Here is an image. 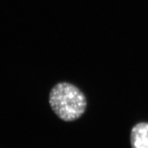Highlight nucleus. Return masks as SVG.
Segmentation results:
<instances>
[{
    "label": "nucleus",
    "instance_id": "obj_1",
    "mask_svg": "<svg viewBox=\"0 0 148 148\" xmlns=\"http://www.w3.org/2000/svg\"><path fill=\"white\" fill-rule=\"evenodd\" d=\"M49 101L55 114L65 121L79 119L87 106L84 93L75 85L68 82L55 85L49 93Z\"/></svg>",
    "mask_w": 148,
    "mask_h": 148
},
{
    "label": "nucleus",
    "instance_id": "obj_2",
    "mask_svg": "<svg viewBox=\"0 0 148 148\" xmlns=\"http://www.w3.org/2000/svg\"><path fill=\"white\" fill-rule=\"evenodd\" d=\"M132 148H148V123L135 125L130 135Z\"/></svg>",
    "mask_w": 148,
    "mask_h": 148
}]
</instances>
